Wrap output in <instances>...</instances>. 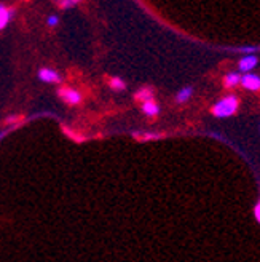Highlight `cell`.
Listing matches in <instances>:
<instances>
[{"instance_id": "5bb4252c", "label": "cell", "mask_w": 260, "mask_h": 262, "mask_svg": "<svg viewBox=\"0 0 260 262\" xmlns=\"http://www.w3.org/2000/svg\"><path fill=\"white\" fill-rule=\"evenodd\" d=\"M240 51H243V53L254 55V53H257V51H258V48H257V47H241Z\"/></svg>"}, {"instance_id": "5b68a950", "label": "cell", "mask_w": 260, "mask_h": 262, "mask_svg": "<svg viewBox=\"0 0 260 262\" xmlns=\"http://www.w3.org/2000/svg\"><path fill=\"white\" fill-rule=\"evenodd\" d=\"M258 64V58L255 55H246L240 59L238 62V69L240 72L246 74V72H252V69Z\"/></svg>"}, {"instance_id": "9a60e30c", "label": "cell", "mask_w": 260, "mask_h": 262, "mask_svg": "<svg viewBox=\"0 0 260 262\" xmlns=\"http://www.w3.org/2000/svg\"><path fill=\"white\" fill-rule=\"evenodd\" d=\"M254 214H255V219H257V222L260 221V205L257 203L255 205V208H254Z\"/></svg>"}, {"instance_id": "6da1fadb", "label": "cell", "mask_w": 260, "mask_h": 262, "mask_svg": "<svg viewBox=\"0 0 260 262\" xmlns=\"http://www.w3.org/2000/svg\"><path fill=\"white\" fill-rule=\"evenodd\" d=\"M240 106V101L235 95H228L222 99H219L214 107H212V114L214 117H219V119H227V117L235 115Z\"/></svg>"}, {"instance_id": "4fadbf2b", "label": "cell", "mask_w": 260, "mask_h": 262, "mask_svg": "<svg viewBox=\"0 0 260 262\" xmlns=\"http://www.w3.org/2000/svg\"><path fill=\"white\" fill-rule=\"evenodd\" d=\"M46 23H48L50 28H55V26H58V23H59V18L56 15H50L48 19H46Z\"/></svg>"}, {"instance_id": "9c48e42d", "label": "cell", "mask_w": 260, "mask_h": 262, "mask_svg": "<svg viewBox=\"0 0 260 262\" xmlns=\"http://www.w3.org/2000/svg\"><path fill=\"white\" fill-rule=\"evenodd\" d=\"M192 95H193V86H184V88L179 90V93L176 96V101L179 104H184V102H187L192 98Z\"/></svg>"}, {"instance_id": "7c38bea8", "label": "cell", "mask_w": 260, "mask_h": 262, "mask_svg": "<svg viewBox=\"0 0 260 262\" xmlns=\"http://www.w3.org/2000/svg\"><path fill=\"white\" fill-rule=\"evenodd\" d=\"M59 2V7L64 8V10H69V8H74L75 5H79L80 0H58Z\"/></svg>"}, {"instance_id": "277c9868", "label": "cell", "mask_w": 260, "mask_h": 262, "mask_svg": "<svg viewBox=\"0 0 260 262\" xmlns=\"http://www.w3.org/2000/svg\"><path fill=\"white\" fill-rule=\"evenodd\" d=\"M58 95L67 104H70V106H75V104H79L82 101V95L74 88H61L58 91Z\"/></svg>"}, {"instance_id": "8992f818", "label": "cell", "mask_w": 260, "mask_h": 262, "mask_svg": "<svg viewBox=\"0 0 260 262\" xmlns=\"http://www.w3.org/2000/svg\"><path fill=\"white\" fill-rule=\"evenodd\" d=\"M13 15H15V11H13L11 8H8V7H5V5L0 4V31H4V29L7 28V26L10 24Z\"/></svg>"}, {"instance_id": "52a82bcc", "label": "cell", "mask_w": 260, "mask_h": 262, "mask_svg": "<svg viewBox=\"0 0 260 262\" xmlns=\"http://www.w3.org/2000/svg\"><path fill=\"white\" fill-rule=\"evenodd\" d=\"M142 112L149 117H157L160 114V106L155 99H149L142 102Z\"/></svg>"}, {"instance_id": "3957f363", "label": "cell", "mask_w": 260, "mask_h": 262, "mask_svg": "<svg viewBox=\"0 0 260 262\" xmlns=\"http://www.w3.org/2000/svg\"><path fill=\"white\" fill-rule=\"evenodd\" d=\"M38 78H40V82H43V83H59L62 80L61 74L56 72L55 69H50V68H42L38 71Z\"/></svg>"}, {"instance_id": "ba28073f", "label": "cell", "mask_w": 260, "mask_h": 262, "mask_svg": "<svg viewBox=\"0 0 260 262\" xmlns=\"http://www.w3.org/2000/svg\"><path fill=\"white\" fill-rule=\"evenodd\" d=\"M240 80H241V74L240 72H230L224 78V85L227 88H235L237 85H240Z\"/></svg>"}, {"instance_id": "30bf717a", "label": "cell", "mask_w": 260, "mask_h": 262, "mask_svg": "<svg viewBox=\"0 0 260 262\" xmlns=\"http://www.w3.org/2000/svg\"><path fill=\"white\" fill-rule=\"evenodd\" d=\"M136 98L139 101H149V99H153V90L152 88H140L137 93H136Z\"/></svg>"}, {"instance_id": "7a4b0ae2", "label": "cell", "mask_w": 260, "mask_h": 262, "mask_svg": "<svg viewBox=\"0 0 260 262\" xmlns=\"http://www.w3.org/2000/svg\"><path fill=\"white\" fill-rule=\"evenodd\" d=\"M240 83L249 91H258L260 88V77L257 74L252 72H246L244 75H241V80Z\"/></svg>"}, {"instance_id": "8fae6325", "label": "cell", "mask_w": 260, "mask_h": 262, "mask_svg": "<svg viewBox=\"0 0 260 262\" xmlns=\"http://www.w3.org/2000/svg\"><path fill=\"white\" fill-rule=\"evenodd\" d=\"M110 88L113 91H125L126 83H125L123 78H120V77H112L110 78Z\"/></svg>"}]
</instances>
